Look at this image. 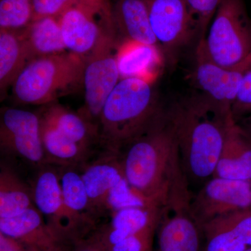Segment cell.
I'll list each match as a JSON object with an SVG mask.
<instances>
[{
  "mask_svg": "<svg viewBox=\"0 0 251 251\" xmlns=\"http://www.w3.org/2000/svg\"><path fill=\"white\" fill-rule=\"evenodd\" d=\"M168 111L188 184L201 187L215 173L227 130L235 122L232 111L201 93L176 102Z\"/></svg>",
  "mask_w": 251,
  "mask_h": 251,
  "instance_id": "cell-1",
  "label": "cell"
},
{
  "mask_svg": "<svg viewBox=\"0 0 251 251\" xmlns=\"http://www.w3.org/2000/svg\"><path fill=\"white\" fill-rule=\"evenodd\" d=\"M120 156L130 186L164 206L173 188L188 181L180 163L168 108L148 129L122 149Z\"/></svg>",
  "mask_w": 251,
  "mask_h": 251,
  "instance_id": "cell-2",
  "label": "cell"
},
{
  "mask_svg": "<svg viewBox=\"0 0 251 251\" xmlns=\"http://www.w3.org/2000/svg\"><path fill=\"white\" fill-rule=\"evenodd\" d=\"M165 109L151 80L121 78L104 105L99 122V139L106 150L120 153L148 129Z\"/></svg>",
  "mask_w": 251,
  "mask_h": 251,
  "instance_id": "cell-3",
  "label": "cell"
},
{
  "mask_svg": "<svg viewBox=\"0 0 251 251\" xmlns=\"http://www.w3.org/2000/svg\"><path fill=\"white\" fill-rule=\"evenodd\" d=\"M85 59L67 52L39 57L27 63L11 92L21 103L46 105L83 87Z\"/></svg>",
  "mask_w": 251,
  "mask_h": 251,
  "instance_id": "cell-4",
  "label": "cell"
},
{
  "mask_svg": "<svg viewBox=\"0 0 251 251\" xmlns=\"http://www.w3.org/2000/svg\"><path fill=\"white\" fill-rule=\"evenodd\" d=\"M204 42L214 62L232 67L251 53V19L244 0H224L211 21Z\"/></svg>",
  "mask_w": 251,
  "mask_h": 251,
  "instance_id": "cell-5",
  "label": "cell"
},
{
  "mask_svg": "<svg viewBox=\"0 0 251 251\" xmlns=\"http://www.w3.org/2000/svg\"><path fill=\"white\" fill-rule=\"evenodd\" d=\"M59 21L68 51L84 59L104 39H117L108 0H75Z\"/></svg>",
  "mask_w": 251,
  "mask_h": 251,
  "instance_id": "cell-6",
  "label": "cell"
},
{
  "mask_svg": "<svg viewBox=\"0 0 251 251\" xmlns=\"http://www.w3.org/2000/svg\"><path fill=\"white\" fill-rule=\"evenodd\" d=\"M118 47L116 38H106L85 58V103L78 112L97 128L104 105L121 80L117 57Z\"/></svg>",
  "mask_w": 251,
  "mask_h": 251,
  "instance_id": "cell-7",
  "label": "cell"
},
{
  "mask_svg": "<svg viewBox=\"0 0 251 251\" xmlns=\"http://www.w3.org/2000/svg\"><path fill=\"white\" fill-rule=\"evenodd\" d=\"M162 57L171 62L198 34L185 0H145Z\"/></svg>",
  "mask_w": 251,
  "mask_h": 251,
  "instance_id": "cell-8",
  "label": "cell"
},
{
  "mask_svg": "<svg viewBox=\"0 0 251 251\" xmlns=\"http://www.w3.org/2000/svg\"><path fill=\"white\" fill-rule=\"evenodd\" d=\"M251 67V53L234 67L219 65L211 59L203 38L198 41L195 52L193 79L201 94L232 111L242 81Z\"/></svg>",
  "mask_w": 251,
  "mask_h": 251,
  "instance_id": "cell-9",
  "label": "cell"
},
{
  "mask_svg": "<svg viewBox=\"0 0 251 251\" xmlns=\"http://www.w3.org/2000/svg\"><path fill=\"white\" fill-rule=\"evenodd\" d=\"M190 208L201 227L219 216L251 209V180L211 178L192 195Z\"/></svg>",
  "mask_w": 251,
  "mask_h": 251,
  "instance_id": "cell-10",
  "label": "cell"
},
{
  "mask_svg": "<svg viewBox=\"0 0 251 251\" xmlns=\"http://www.w3.org/2000/svg\"><path fill=\"white\" fill-rule=\"evenodd\" d=\"M1 148L36 166L48 163L41 136L39 114L16 108L1 109Z\"/></svg>",
  "mask_w": 251,
  "mask_h": 251,
  "instance_id": "cell-11",
  "label": "cell"
},
{
  "mask_svg": "<svg viewBox=\"0 0 251 251\" xmlns=\"http://www.w3.org/2000/svg\"><path fill=\"white\" fill-rule=\"evenodd\" d=\"M35 207L47 224L67 240L80 239L78 234L85 225L68 209L61 188L59 173L52 168L40 170L31 186Z\"/></svg>",
  "mask_w": 251,
  "mask_h": 251,
  "instance_id": "cell-12",
  "label": "cell"
},
{
  "mask_svg": "<svg viewBox=\"0 0 251 251\" xmlns=\"http://www.w3.org/2000/svg\"><path fill=\"white\" fill-rule=\"evenodd\" d=\"M192 196L170 198L157 227V251H202V228L191 214Z\"/></svg>",
  "mask_w": 251,
  "mask_h": 251,
  "instance_id": "cell-13",
  "label": "cell"
},
{
  "mask_svg": "<svg viewBox=\"0 0 251 251\" xmlns=\"http://www.w3.org/2000/svg\"><path fill=\"white\" fill-rule=\"evenodd\" d=\"M202 251H244L251 247V209L219 216L201 226Z\"/></svg>",
  "mask_w": 251,
  "mask_h": 251,
  "instance_id": "cell-14",
  "label": "cell"
},
{
  "mask_svg": "<svg viewBox=\"0 0 251 251\" xmlns=\"http://www.w3.org/2000/svg\"><path fill=\"white\" fill-rule=\"evenodd\" d=\"M0 232L40 251H69L64 239L47 224L36 207L9 219H0Z\"/></svg>",
  "mask_w": 251,
  "mask_h": 251,
  "instance_id": "cell-15",
  "label": "cell"
},
{
  "mask_svg": "<svg viewBox=\"0 0 251 251\" xmlns=\"http://www.w3.org/2000/svg\"><path fill=\"white\" fill-rule=\"evenodd\" d=\"M164 206L130 207L114 211L110 224L90 237L108 249L126 238L158 227Z\"/></svg>",
  "mask_w": 251,
  "mask_h": 251,
  "instance_id": "cell-16",
  "label": "cell"
},
{
  "mask_svg": "<svg viewBox=\"0 0 251 251\" xmlns=\"http://www.w3.org/2000/svg\"><path fill=\"white\" fill-rule=\"evenodd\" d=\"M90 199L91 214H103L109 193L125 179L120 153H107L85 166L81 173Z\"/></svg>",
  "mask_w": 251,
  "mask_h": 251,
  "instance_id": "cell-17",
  "label": "cell"
},
{
  "mask_svg": "<svg viewBox=\"0 0 251 251\" xmlns=\"http://www.w3.org/2000/svg\"><path fill=\"white\" fill-rule=\"evenodd\" d=\"M110 4L119 46L133 42L158 50L145 0H113Z\"/></svg>",
  "mask_w": 251,
  "mask_h": 251,
  "instance_id": "cell-18",
  "label": "cell"
},
{
  "mask_svg": "<svg viewBox=\"0 0 251 251\" xmlns=\"http://www.w3.org/2000/svg\"><path fill=\"white\" fill-rule=\"evenodd\" d=\"M213 177L251 180V135L237 122L229 126Z\"/></svg>",
  "mask_w": 251,
  "mask_h": 251,
  "instance_id": "cell-19",
  "label": "cell"
},
{
  "mask_svg": "<svg viewBox=\"0 0 251 251\" xmlns=\"http://www.w3.org/2000/svg\"><path fill=\"white\" fill-rule=\"evenodd\" d=\"M20 31L29 62L39 57L68 51L63 39L59 16L34 20L27 27Z\"/></svg>",
  "mask_w": 251,
  "mask_h": 251,
  "instance_id": "cell-20",
  "label": "cell"
},
{
  "mask_svg": "<svg viewBox=\"0 0 251 251\" xmlns=\"http://www.w3.org/2000/svg\"><path fill=\"white\" fill-rule=\"evenodd\" d=\"M39 115L69 139L88 150L94 140H99L97 127L87 121L78 112L71 111L54 102L45 105Z\"/></svg>",
  "mask_w": 251,
  "mask_h": 251,
  "instance_id": "cell-21",
  "label": "cell"
},
{
  "mask_svg": "<svg viewBox=\"0 0 251 251\" xmlns=\"http://www.w3.org/2000/svg\"><path fill=\"white\" fill-rule=\"evenodd\" d=\"M27 52L21 31L0 29V94L4 98L8 89L27 65Z\"/></svg>",
  "mask_w": 251,
  "mask_h": 251,
  "instance_id": "cell-22",
  "label": "cell"
},
{
  "mask_svg": "<svg viewBox=\"0 0 251 251\" xmlns=\"http://www.w3.org/2000/svg\"><path fill=\"white\" fill-rule=\"evenodd\" d=\"M39 116L41 140L48 163H57L62 166H74L83 162L89 150L69 139L49 120L40 115Z\"/></svg>",
  "mask_w": 251,
  "mask_h": 251,
  "instance_id": "cell-23",
  "label": "cell"
},
{
  "mask_svg": "<svg viewBox=\"0 0 251 251\" xmlns=\"http://www.w3.org/2000/svg\"><path fill=\"white\" fill-rule=\"evenodd\" d=\"M117 57L121 78L140 77L150 80L162 56L153 46L128 42L119 46Z\"/></svg>",
  "mask_w": 251,
  "mask_h": 251,
  "instance_id": "cell-24",
  "label": "cell"
},
{
  "mask_svg": "<svg viewBox=\"0 0 251 251\" xmlns=\"http://www.w3.org/2000/svg\"><path fill=\"white\" fill-rule=\"evenodd\" d=\"M35 207L30 186L14 172L1 167L0 172V219H9Z\"/></svg>",
  "mask_w": 251,
  "mask_h": 251,
  "instance_id": "cell-25",
  "label": "cell"
},
{
  "mask_svg": "<svg viewBox=\"0 0 251 251\" xmlns=\"http://www.w3.org/2000/svg\"><path fill=\"white\" fill-rule=\"evenodd\" d=\"M63 167L59 173L64 203L68 209L87 226L92 222L93 217L82 175L73 166Z\"/></svg>",
  "mask_w": 251,
  "mask_h": 251,
  "instance_id": "cell-26",
  "label": "cell"
},
{
  "mask_svg": "<svg viewBox=\"0 0 251 251\" xmlns=\"http://www.w3.org/2000/svg\"><path fill=\"white\" fill-rule=\"evenodd\" d=\"M33 20V0H0V29L23 30Z\"/></svg>",
  "mask_w": 251,
  "mask_h": 251,
  "instance_id": "cell-27",
  "label": "cell"
},
{
  "mask_svg": "<svg viewBox=\"0 0 251 251\" xmlns=\"http://www.w3.org/2000/svg\"><path fill=\"white\" fill-rule=\"evenodd\" d=\"M161 206V202L144 196L124 179L109 193L105 202V211L114 212L130 207Z\"/></svg>",
  "mask_w": 251,
  "mask_h": 251,
  "instance_id": "cell-28",
  "label": "cell"
},
{
  "mask_svg": "<svg viewBox=\"0 0 251 251\" xmlns=\"http://www.w3.org/2000/svg\"><path fill=\"white\" fill-rule=\"evenodd\" d=\"M197 29L199 40L205 34L224 0H185Z\"/></svg>",
  "mask_w": 251,
  "mask_h": 251,
  "instance_id": "cell-29",
  "label": "cell"
},
{
  "mask_svg": "<svg viewBox=\"0 0 251 251\" xmlns=\"http://www.w3.org/2000/svg\"><path fill=\"white\" fill-rule=\"evenodd\" d=\"M156 229H148L133 234L117 243L106 250L108 251H152L153 237Z\"/></svg>",
  "mask_w": 251,
  "mask_h": 251,
  "instance_id": "cell-30",
  "label": "cell"
},
{
  "mask_svg": "<svg viewBox=\"0 0 251 251\" xmlns=\"http://www.w3.org/2000/svg\"><path fill=\"white\" fill-rule=\"evenodd\" d=\"M232 113L237 123L251 114V67L242 81L237 99L232 105Z\"/></svg>",
  "mask_w": 251,
  "mask_h": 251,
  "instance_id": "cell-31",
  "label": "cell"
},
{
  "mask_svg": "<svg viewBox=\"0 0 251 251\" xmlns=\"http://www.w3.org/2000/svg\"><path fill=\"white\" fill-rule=\"evenodd\" d=\"M75 1V0H33L34 20L59 16Z\"/></svg>",
  "mask_w": 251,
  "mask_h": 251,
  "instance_id": "cell-32",
  "label": "cell"
},
{
  "mask_svg": "<svg viewBox=\"0 0 251 251\" xmlns=\"http://www.w3.org/2000/svg\"><path fill=\"white\" fill-rule=\"evenodd\" d=\"M0 251H40L36 248L0 232Z\"/></svg>",
  "mask_w": 251,
  "mask_h": 251,
  "instance_id": "cell-33",
  "label": "cell"
},
{
  "mask_svg": "<svg viewBox=\"0 0 251 251\" xmlns=\"http://www.w3.org/2000/svg\"><path fill=\"white\" fill-rule=\"evenodd\" d=\"M75 246L72 251H108L105 248L92 240L90 238L86 240L79 239L75 242Z\"/></svg>",
  "mask_w": 251,
  "mask_h": 251,
  "instance_id": "cell-34",
  "label": "cell"
},
{
  "mask_svg": "<svg viewBox=\"0 0 251 251\" xmlns=\"http://www.w3.org/2000/svg\"><path fill=\"white\" fill-rule=\"evenodd\" d=\"M244 124H245V126H242L251 135V114L248 115L247 118L245 119Z\"/></svg>",
  "mask_w": 251,
  "mask_h": 251,
  "instance_id": "cell-35",
  "label": "cell"
},
{
  "mask_svg": "<svg viewBox=\"0 0 251 251\" xmlns=\"http://www.w3.org/2000/svg\"><path fill=\"white\" fill-rule=\"evenodd\" d=\"M244 251H251V247H249V249H246V250Z\"/></svg>",
  "mask_w": 251,
  "mask_h": 251,
  "instance_id": "cell-36",
  "label": "cell"
}]
</instances>
